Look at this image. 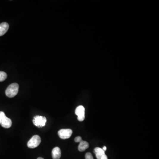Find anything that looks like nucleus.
<instances>
[{"mask_svg": "<svg viewBox=\"0 0 159 159\" xmlns=\"http://www.w3.org/2000/svg\"><path fill=\"white\" fill-rule=\"evenodd\" d=\"M0 124L5 128H9L12 125L11 120L7 117L3 111H0Z\"/></svg>", "mask_w": 159, "mask_h": 159, "instance_id": "2", "label": "nucleus"}, {"mask_svg": "<svg viewBox=\"0 0 159 159\" xmlns=\"http://www.w3.org/2000/svg\"><path fill=\"white\" fill-rule=\"evenodd\" d=\"M85 159H93V155L90 152H87L85 154Z\"/></svg>", "mask_w": 159, "mask_h": 159, "instance_id": "12", "label": "nucleus"}, {"mask_svg": "<svg viewBox=\"0 0 159 159\" xmlns=\"http://www.w3.org/2000/svg\"><path fill=\"white\" fill-rule=\"evenodd\" d=\"M9 28V24L6 22H3L0 24V36L4 35Z\"/></svg>", "mask_w": 159, "mask_h": 159, "instance_id": "8", "label": "nucleus"}, {"mask_svg": "<svg viewBox=\"0 0 159 159\" xmlns=\"http://www.w3.org/2000/svg\"><path fill=\"white\" fill-rule=\"evenodd\" d=\"M73 133L72 130L69 129H61L58 132V135L59 138L62 139H66L69 138Z\"/></svg>", "mask_w": 159, "mask_h": 159, "instance_id": "5", "label": "nucleus"}, {"mask_svg": "<svg viewBox=\"0 0 159 159\" xmlns=\"http://www.w3.org/2000/svg\"><path fill=\"white\" fill-rule=\"evenodd\" d=\"M37 159H43V158H37Z\"/></svg>", "mask_w": 159, "mask_h": 159, "instance_id": "16", "label": "nucleus"}, {"mask_svg": "<svg viewBox=\"0 0 159 159\" xmlns=\"http://www.w3.org/2000/svg\"><path fill=\"white\" fill-rule=\"evenodd\" d=\"M100 159H108L107 157L106 154H105L104 156H102V158Z\"/></svg>", "mask_w": 159, "mask_h": 159, "instance_id": "14", "label": "nucleus"}, {"mask_svg": "<svg viewBox=\"0 0 159 159\" xmlns=\"http://www.w3.org/2000/svg\"><path fill=\"white\" fill-rule=\"evenodd\" d=\"M94 152V153L96 154V158L97 159H101L102 156L105 154V151L99 147H96V148H95Z\"/></svg>", "mask_w": 159, "mask_h": 159, "instance_id": "9", "label": "nucleus"}, {"mask_svg": "<svg viewBox=\"0 0 159 159\" xmlns=\"http://www.w3.org/2000/svg\"><path fill=\"white\" fill-rule=\"evenodd\" d=\"M102 149L104 150V151H106V150H107V147H106V146H104V147H103V148Z\"/></svg>", "mask_w": 159, "mask_h": 159, "instance_id": "15", "label": "nucleus"}, {"mask_svg": "<svg viewBox=\"0 0 159 159\" xmlns=\"http://www.w3.org/2000/svg\"><path fill=\"white\" fill-rule=\"evenodd\" d=\"M89 147V144L88 142L82 140L81 142H80L78 146V150L79 151L83 152L86 149H88Z\"/></svg>", "mask_w": 159, "mask_h": 159, "instance_id": "10", "label": "nucleus"}, {"mask_svg": "<svg viewBox=\"0 0 159 159\" xmlns=\"http://www.w3.org/2000/svg\"><path fill=\"white\" fill-rule=\"evenodd\" d=\"M41 142V138L39 135H34L27 142V146L28 148L34 149L38 147Z\"/></svg>", "mask_w": 159, "mask_h": 159, "instance_id": "3", "label": "nucleus"}, {"mask_svg": "<svg viewBox=\"0 0 159 159\" xmlns=\"http://www.w3.org/2000/svg\"><path fill=\"white\" fill-rule=\"evenodd\" d=\"M47 120L45 117L36 116L34 117L33 122L36 127L39 128L43 127L45 126Z\"/></svg>", "mask_w": 159, "mask_h": 159, "instance_id": "4", "label": "nucleus"}, {"mask_svg": "<svg viewBox=\"0 0 159 159\" xmlns=\"http://www.w3.org/2000/svg\"><path fill=\"white\" fill-rule=\"evenodd\" d=\"M52 156L53 159H60L61 157V151L58 147H55L52 151Z\"/></svg>", "mask_w": 159, "mask_h": 159, "instance_id": "7", "label": "nucleus"}, {"mask_svg": "<svg viewBox=\"0 0 159 159\" xmlns=\"http://www.w3.org/2000/svg\"><path fill=\"white\" fill-rule=\"evenodd\" d=\"M19 85L17 83H13L10 85L5 91L6 96L9 98L15 96L19 91Z\"/></svg>", "mask_w": 159, "mask_h": 159, "instance_id": "1", "label": "nucleus"}, {"mask_svg": "<svg viewBox=\"0 0 159 159\" xmlns=\"http://www.w3.org/2000/svg\"><path fill=\"white\" fill-rule=\"evenodd\" d=\"M7 77V74L5 72L0 71V82L4 81Z\"/></svg>", "mask_w": 159, "mask_h": 159, "instance_id": "11", "label": "nucleus"}, {"mask_svg": "<svg viewBox=\"0 0 159 159\" xmlns=\"http://www.w3.org/2000/svg\"><path fill=\"white\" fill-rule=\"evenodd\" d=\"M74 141L76 142H80L82 141V140L81 137H80V136H78V137H77L76 138H75Z\"/></svg>", "mask_w": 159, "mask_h": 159, "instance_id": "13", "label": "nucleus"}, {"mask_svg": "<svg viewBox=\"0 0 159 159\" xmlns=\"http://www.w3.org/2000/svg\"><path fill=\"white\" fill-rule=\"evenodd\" d=\"M75 114L77 116V119L79 121H82L85 119V108L83 106H79L77 107Z\"/></svg>", "mask_w": 159, "mask_h": 159, "instance_id": "6", "label": "nucleus"}]
</instances>
